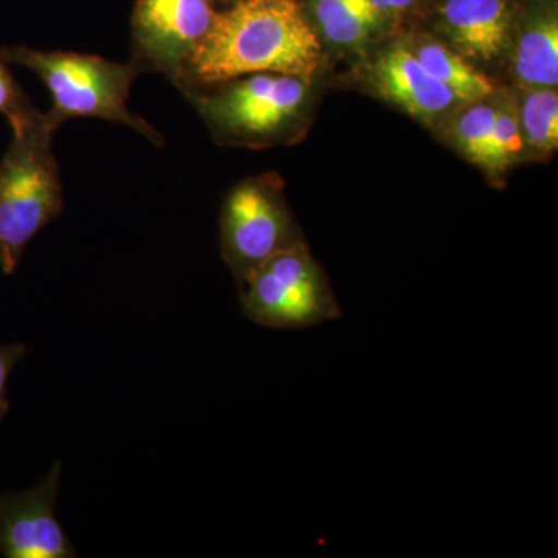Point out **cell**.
<instances>
[{
    "instance_id": "cell-1",
    "label": "cell",
    "mask_w": 558,
    "mask_h": 558,
    "mask_svg": "<svg viewBox=\"0 0 558 558\" xmlns=\"http://www.w3.org/2000/svg\"><path fill=\"white\" fill-rule=\"evenodd\" d=\"M322 57L318 32L299 0H233L220 7L175 87L185 92L260 72L310 80Z\"/></svg>"
},
{
    "instance_id": "cell-2",
    "label": "cell",
    "mask_w": 558,
    "mask_h": 558,
    "mask_svg": "<svg viewBox=\"0 0 558 558\" xmlns=\"http://www.w3.org/2000/svg\"><path fill=\"white\" fill-rule=\"evenodd\" d=\"M0 58L31 70L46 84L51 97L46 113L54 130L72 119H98L131 128L153 145H165L163 135L128 106L132 83L140 75L132 62L27 46L0 47Z\"/></svg>"
},
{
    "instance_id": "cell-3",
    "label": "cell",
    "mask_w": 558,
    "mask_h": 558,
    "mask_svg": "<svg viewBox=\"0 0 558 558\" xmlns=\"http://www.w3.org/2000/svg\"><path fill=\"white\" fill-rule=\"evenodd\" d=\"M54 126L46 112L13 131L0 160V270L13 275L25 248L64 207Z\"/></svg>"
},
{
    "instance_id": "cell-4",
    "label": "cell",
    "mask_w": 558,
    "mask_h": 558,
    "mask_svg": "<svg viewBox=\"0 0 558 558\" xmlns=\"http://www.w3.org/2000/svg\"><path fill=\"white\" fill-rule=\"evenodd\" d=\"M183 94L218 142L252 148L292 137L311 102L310 80L274 72L193 87Z\"/></svg>"
},
{
    "instance_id": "cell-5",
    "label": "cell",
    "mask_w": 558,
    "mask_h": 558,
    "mask_svg": "<svg viewBox=\"0 0 558 558\" xmlns=\"http://www.w3.org/2000/svg\"><path fill=\"white\" fill-rule=\"evenodd\" d=\"M245 317L271 329H304L340 318L325 271L306 244L284 250L253 270L241 284Z\"/></svg>"
},
{
    "instance_id": "cell-6",
    "label": "cell",
    "mask_w": 558,
    "mask_h": 558,
    "mask_svg": "<svg viewBox=\"0 0 558 558\" xmlns=\"http://www.w3.org/2000/svg\"><path fill=\"white\" fill-rule=\"evenodd\" d=\"M300 244L277 179L250 178L231 189L220 211V250L240 286L271 256Z\"/></svg>"
},
{
    "instance_id": "cell-7",
    "label": "cell",
    "mask_w": 558,
    "mask_h": 558,
    "mask_svg": "<svg viewBox=\"0 0 558 558\" xmlns=\"http://www.w3.org/2000/svg\"><path fill=\"white\" fill-rule=\"evenodd\" d=\"M220 7V0H135L131 17L132 64L140 73H160L178 86Z\"/></svg>"
},
{
    "instance_id": "cell-8",
    "label": "cell",
    "mask_w": 558,
    "mask_h": 558,
    "mask_svg": "<svg viewBox=\"0 0 558 558\" xmlns=\"http://www.w3.org/2000/svg\"><path fill=\"white\" fill-rule=\"evenodd\" d=\"M61 462L35 488L0 497V554L7 558H73L75 549L54 517Z\"/></svg>"
},
{
    "instance_id": "cell-9",
    "label": "cell",
    "mask_w": 558,
    "mask_h": 558,
    "mask_svg": "<svg viewBox=\"0 0 558 558\" xmlns=\"http://www.w3.org/2000/svg\"><path fill=\"white\" fill-rule=\"evenodd\" d=\"M438 20L453 49L473 61H497L515 28V0H440Z\"/></svg>"
},
{
    "instance_id": "cell-10",
    "label": "cell",
    "mask_w": 558,
    "mask_h": 558,
    "mask_svg": "<svg viewBox=\"0 0 558 558\" xmlns=\"http://www.w3.org/2000/svg\"><path fill=\"white\" fill-rule=\"evenodd\" d=\"M371 78L385 100L421 120L439 119L457 105L454 95L429 75L403 39L381 51Z\"/></svg>"
},
{
    "instance_id": "cell-11",
    "label": "cell",
    "mask_w": 558,
    "mask_h": 558,
    "mask_svg": "<svg viewBox=\"0 0 558 558\" xmlns=\"http://www.w3.org/2000/svg\"><path fill=\"white\" fill-rule=\"evenodd\" d=\"M512 68L526 89L557 87L558 14L554 0H534L521 14Z\"/></svg>"
},
{
    "instance_id": "cell-12",
    "label": "cell",
    "mask_w": 558,
    "mask_h": 558,
    "mask_svg": "<svg viewBox=\"0 0 558 558\" xmlns=\"http://www.w3.org/2000/svg\"><path fill=\"white\" fill-rule=\"evenodd\" d=\"M407 43L429 75L446 86L457 101L468 105L490 97L492 81L453 47L427 35L413 36Z\"/></svg>"
},
{
    "instance_id": "cell-13",
    "label": "cell",
    "mask_w": 558,
    "mask_h": 558,
    "mask_svg": "<svg viewBox=\"0 0 558 558\" xmlns=\"http://www.w3.org/2000/svg\"><path fill=\"white\" fill-rule=\"evenodd\" d=\"M310 13L323 38L340 47L366 43L385 22L366 0H310Z\"/></svg>"
},
{
    "instance_id": "cell-14",
    "label": "cell",
    "mask_w": 558,
    "mask_h": 558,
    "mask_svg": "<svg viewBox=\"0 0 558 558\" xmlns=\"http://www.w3.org/2000/svg\"><path fill=\"white\" fill-rule=\"evenodd\" d=\"M519 106L524 146L549 154L558 145V95L556 87L526 89Z\"/></svg>"
},
{
    "instance_id": "cell-15",
    "label": "cell",
    "mask_w": 558,
    "mask_h": 558,
    "mask_svg": "<svg viewBox=\"0 0 558 558\" xmlns=\"http://www.w3.org/2000/svg\"><path fill=\"white\" fill-rule=\"evenodd\" d=\"M486 100L468 102V108L459 113L453 126V138L459 150L484 170H486L495 112H497V105Z\"/></svg>"
},
{
    "instance_id": "cell-16",
    "label": "cell",
    "mask_w": 558,
    "mask_h": 558,
    "mask_svg": "<svg viewBox=\"0 0 558 558\" xmlns=\"http://www.w3.org/2000/svg\"><path fill=\"white\" fill-rule=\"evenodd\" d=\"M524 138L520 126L519 106L510 100L497 102L494 132L486 170L502 172L519 160L523 154Z\"/></svg>"
},
{
    "instance_id": "cell-17",
    "label": "cell",
    "mask_w": 558,
    "mask_h": 558,
    "mask_svg": "<svg viewBox=\"0 0 558 558\" xmlns=\"http://www.w3.org/2000/svg\"><path fill=\"white\" fill-rule=\"evenodd\" d=\"M9 62L0 58V116L5 117L11 131L31 123L40 110L33 105L27 92L14 78Z\"/></svg>"
},
{
    "instance_id": "cell-18",
    "label": "cell",
    "mask_w": 558,
    "mask_h": 558,
    "mask_svg": "<svg viewBox=\"0 0 558 558\" xmlns=\"http://www.w3.org/2000/svg\"><path fill=\"white\" fill-rule=\"evenodd\" d=\"M27 354V348L24 344H2L0 343V424L10 410L9 398H7V384L11 371L16 368L17 363Z\"/></svg>"
},
{
    "instance_id": "cell-19",
    "label": "cell",
    "mask_w": 558,
    "mask_h": 558,
    "mask_svg": "<svg viewBox=\"0 0 558 558\" xmlns=\"http://www.w3.org/2000/svg\"><path fill=\"white\" fill-rule=\"evenodd\" d=\"M422 0H366V3L376 11L381 20L405 16L416 10Z\"/></svg>"
},
{
    "instance_id": "cell-20",
    "label": "cell",
    "mask_w": 558,
    "mask_h": 558,
    "mask_svg": "<svg viewBox=\"0 0 558 558\" xmlns=\"http://www.w3.org/2000/svg\"><path fill=\"white\" fill-rule=\"evenodd\" d=\"M222 2V5H227V3L233 2V0H220Z\"/></svg>"
}]
</instances>
